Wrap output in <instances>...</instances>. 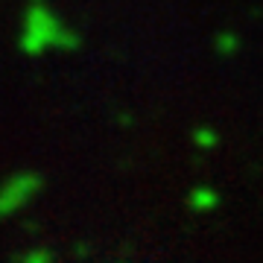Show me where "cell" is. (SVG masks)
Returning a JSON list of instances; mask_svg holds the SVG:
<instances>
[{
    "mask_svg": "<svg viewBox=\"0 0 263 263\" xmlns=\"http://www.w3.org/2000/svg\"><path fill=\"white\" fill-rule=\"evenodd\" d=\"M79 38L67 27L59 24L56 15H50L44 6H32L27 12V24H24V35H21V47L29 56H41L47 47L59 50H73Z\"/></svg>",
    "mask_w": 263,
    "mask_h": 263,
    "instance_id": "cell-1",
    "label": "cell"
},
{
    "mask_svg": "<svg viewBox=\"0 0 263 263\" xmlns=\"http://www.w3.org/2000/svg\"><path fill=\"white\" fill-rule=\"evenodd\" d=\"M38 190H41L38 173H15L12 179H6L0 184V219L21 211L29 199L38 196Z\"/></svg>",
    "mask_w": 263,
    "mask_h": 263,
    "instance_id": "cell-2",
    "label": "cell"
},
{
    "mask_svg": "<svg viewBox=\"0 0 263 263\" xmlns=\"http://www.w3.org/2000/svg\"><path fill=\"white\" fill-rule=\"evenodd\" d=\"M187 205L193 214H214L216 208L222 205V196H219V190L208 187V184H199L187 193Z\"/></svg>",
    "mask_w": 263,
    "mask_h": 263,
    "instance_id": "cell-3",
    "label": "cell"
},
{
    "mask_svg": "<svg viewBox=\"0 0 263 263\" xmlns=\"http://www.w3.org/2000/svg\"><path fill=\"white\" fill-rule=\"evenodd\" d=\"M193 146L202 152H214L219 146V132L214 126H199V129H193Z\"/></svg>",
    "mask_w": 263,
    "mask_h": 263,
    "instance_id": "cell-4",
    "label": "cell"
},
{
    "mask_svg": "<svg viewBox=\"0 0 263 263\" xmlns=\"http://www.w3.org/2000/svg\"><path fill=\"white\" fill-rule=\"evenodd\" d=\"M21 263H53V254H50L47 249H32V252L24 254Z\"/></svg>",
    "mask_w": 263,
    "mask_h": 263,
    "instance_id": "cell-5",
    "label": "cell"
},
{
    "mask_svg": "<svg viewBox=\"0 0 263 263\" xmlns=\"http://www.w3.org/2000/svg\"><path fill=\"white\" fill-rule=\"evenodd\" d=\"M216 50H219V56H234L237 53V41L234 38H219V41H216Z\"/></svg>",
    "mask_w": 263,
    "mask_h": 263,
    "instance_id": "cell-6",
    "label": "cell"
}]
</instances>
